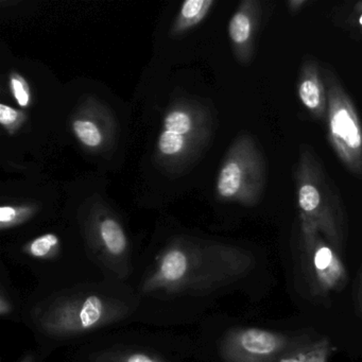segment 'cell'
<instances>
[{
	"label": "cell",
	"instance_id": "1",
	"mask_svg": "<svg viewBox=\"0 0 362 362\" xmlns=\"http://www.w3.org/2000/svg\"><path fill=\"white\" fill-rule=\"evenodd\" d=\"M25 302L23 321L33 330L42 355L137 320L141 306L130 284L110 279L35 290Z\"/></svg>",
	"mask_w": 362,
	"mask_h": 362
},
{
	"label": "cell",
	"instance_id": "2",
	"mask_svg": "<svg viewBox=\"0 0 362 362\" xmlns=\"http://www.w3.org/2000/svg\"><path fill=\"white\" fill-rule=\"evenodd\" d=\"M213 112L196 100L180 99L163 119L156 144V160L169 173H180L196 162L211 141Z\"/></svg>",
	"mask_w": 362,
	"mask_h": 362
},
{
	"label": "cell",
	"instance_id": "3",
	"mask_svg": "<svg viewBox=\"0 0 362 362\" xmlns=\"http://www.w3.org/2000/svg\"><path fill=\"white\" fill-rule=\"evenodd\" d=\"M11 255L16 264L28 269L37 277V291L107 279L92 260L69 257L62 237L54 232L33 237L14 250Z\"/></svg>",
	"mask_w": 362,
	"mask_h": 362
},
{
	"label": "cell",
	"instance_id": "4",
	"mask_svg": "<svg viewBox=\"0 0 362 362\" xmlns=\"http://www.w3.org/2000/svg\"><path fill=\"white\" fill-rule=\"evenodd\" d=\"M80 224L84 245L105 279L129 284L136 262L119 218L107 207L96 205L81 218Z\"/></svg>",
	"mask_w": 362,
	"mask_h": 362
},
{
	"label": "cell",
	"instance_id": "5",
	"mask_svg": "<svg viewBox=\"0 0 362 362\" xmlns=\"http://www.w3.org/2000/svg\"><path fill=\"white\" fill-rule=\"evenodd\" d=\"M264 156L250 135H239L230 146L218 173V197L243 205H254L266 186Z\"/></svg>",
	"mask_w": 362,
	"mask_h": 362
},
{
	"label": "cell",
	"instance_id": "6",
	"mask_svg": "<svg viewBox=\"0 0 362 362\" xmlns=\"http://www.w3.org/2000/svg\"><path fill=\"white\" fill-rule=\"evenodd\" d=\"M327 96L328 139L351 173L362 175V124L357 110L338 78L321 69Z\"/></svg>",
	"mask_w": 362,
	"mask_h": 362
},
{
	"label": "cell",
	"instance_id": "7",
	"mask_svg": "<svg viewBox=\"0 0 362 362\" xmlns=\"http://www.w3.org/2000/svg\"><path fill=\"white\" fill-rule=\"evenodd\" d=\"M165 346L167 344L136 340L135 337L103 339L84 349L76 362H181Z\"/></svg>",
	"mask_w": 362,
	"mask_h": 362
},
{
	"label": "cell",
	"instance_id": "8",
	"mask_svg": "<svg viewBox=\"0 0 362 362\" xmlns=\"http://www.w3.org/2000/svg\"><path fill=\"white\" fill-rule=\"evenodd\" d=\"M71 128L78 141L92 153L107 151L115 141L116 124L111 111L93 97L78 107Z\"/></svg>",
	"mask_w": 362,
	"mask_h": 362
},
{
	"label": "cell",
	"instance_id": "9",
	"mask_svg": "<svg viewBox=\"0 0 362 362\" xmlns=\"http://www.w3.org/2000/svg\"><path fill=\"white\" fill-rule=\"evenodd\" d=\"M260 4L245 0L239 5L228 23V37L237 60L249 63L254 54L255 35L259 26Z\"/></svg>",
	"mask_w": 362,
	"mask_h": 362
},
{
	"label": "cell",
	"instance_id": "10",
	"mask_svg": "<svg viewBox=\"0 0 362 362\" xmlns=\"http://www.w3.org/2000/svg\"><path fill=\"white\" fill-rule=\"evenodd\" d=\"M321 73L315 60L304 61L298 84L300 103L317 119H324L327 114V96Z\"/></svg>",
	"mask_w": 362,
	"mask_h": 362
},
{
	"label": "cell",
	"instance_id": "11",
	"mask_svg": "<svg viewBox=\"0 0 362 362\" xmlns=\"http://www.w3.org/2000/svg\"><path fill=\"white\" fill-rule=\"evenodd\" d=\"M215 5V0H187L173 23L170 35L179 37L200 24Z\"/></svg>",
	"mask_w": 362,
	"mask_h": 362
},
{
	"label": "cell",
	"instance_id": "12",
	"mask_svg": "<svg viewBox=\"0 0 362 362\" xmlns=\"http://www.w3.org/2000/svg\"><path fill=\"white\" fill-rule=\"evenodd\" d=\"M277 343L276 337L271 332L251 328L241 332L230 345L238 346L241 351L252 355H267L276 349Z\"/></svg>",
	"mask_w": 362,
	"mask_h": 362
},
{
	"label": "cell",
	"instance_id": "13",
	"mask_svg": "<svg viewBox=\"0 0 362 362\" xmlns=\"http://www.w3.org/2000/svg\"><path fill=\"white\" fill-rule=\"evenodd\" d=\"M37 211L39 206L33 203L3 205L0 207V230L6 232L24 226L37 216Z\"/></svg>",
	"mask_w": 362,
	"mask_h": 362
},
{
	"label": "cell",
	"instance_id": "14",
	"mask_svg": "<svg viewBox=\"0 0 362 362\" xmlns=\"http://www.w3.org/2000/svg\"><path fill=\"white\" fill-rule=\"evenodd\" d=\"M25 303L12 289L9 279L1 275L0 283V317L4 320L23 319Z\"/></svg>",
	"mask_w": 362,
	"mask_h": 362
},
{
	"label": "cell",
	"instance_id": "15",
	"mask_svg": "<svg viewBox=\"0 0 362 362\" xmlns=\"http://www.w3.org/2000/svg\"><path fill=\"white\" fill-rule=\"evenodd\" d=\"M10 90L21 107L28 109L33 103L30 86L27 80L18 71H12L9 76Z\"/></svg>",
	"mask_w": 362,
	"mask_h": 362
},
{
	"label": "cell",
	"instance_id": "16",
	"mask_svg": "<svg viewBox=\"0 0 362 362\" xmlns=\"http://www.w3.org/2000/svg\"><path fill=\"white\" fill-rule=\"evenodd\" d=\"M26 120L27 115L24 111L14 109L5 103L0 105V124L10 135L16 134Z\"/></svg>",
	"mask_w": 362,
	"mask_h": 362
},
{
	"label": "cell",
	"instance_id": "17",
	"mask_svg": "<svg viewBox=\"0 0 362 362\" xmlns=\"http://www.w3.org/2000/svg\"><path fill=\"white\" fill-rule=\"evenodd\" d=\"M332 260V253L328 247H323L317 250L315 253V267L320 270H324L329 266Z\"/></svg>",
	"mask_w": 362,
	"mask_h": 362
},
{
	"label": "cell",
	"instance_id": "18",
	"mask_svg": "<svg viewBox=\"0 0 362 362\" xmlns=\"http://www.w3.org/2000/svg\"><path fill=\"white\" fill-rule=\"evenodd\" d=\"M307 0H290L288 1V8H289L290 11L296 12L300 11L302 9L303 6L307 5Z\"/></svg>",
	"mask_w": 362,
	"mask_h": 362
},
{
	"label": "cell",
	"instance_id": "19",
	"mask_svg": "<svg viewBox=\"0 0 362 362\" xmlns=\"http://www.w3.org/2000/svg\"><path fill=\"white\" fill-rule=\"evenodd\" d=\"M39 361V357H37V354L35 353H27L22 359L18 362H37Z\"/></svg>",
	"mask_w": 362,
	"mask_h": 362
},
{
	"label": "cell",
	"instance_id": "20",
	"mask_svg": "<svg viewBox=\"0 0 362 362\" xmlns=\"http://www.w3.org/2000/svg\"><path fill=\"white\" fill-rule=\"evenodd\" d=\"M358 7H361V9H358L357 11H360V10H362V3L358 4ZM358 24H359V26L362 28V13L360 14L359 16H358Z\"/></svg>",
	"mask_w": 362,
	"mask_h": 362
}]
</instances>
